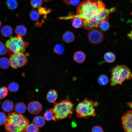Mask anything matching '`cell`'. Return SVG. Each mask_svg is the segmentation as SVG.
<instances>
[{
    "mask_svg": "<svg viewBox=\"0 0 132 132\" xmlns=\"http://www.w3.org/2000/svg\"><path fill=\"white\" fill-rule=\"evenodd\" d=\"M8 53L6 46L1 41H0V55H3Z\"/></svg>",
    "mask_w": 132,
    "mask_h": 132,
    "instance_id": "d6a6232c",
    "label": "cell"
},
{
    "mask_svg": "<svg viewBox=\"0 0 132 132\" xmlns=\"http://www.w3.org/2000/svg\"><path fill=\"white\" fill-rule=\"evenodd\" d=\"M32 123L38 128H41L44 125L45 123V119L41 116H36L33 119Z\"/></svg>",
    "mask_w": 132,
    "mask_h": 132,
    "instance_id": "5bb4252c",
    "label": "cell"
},
{
    "mask_svg": "<svg viewBox=\"0 0 132 132\" xmlns=\"http://www.w3.org/2000/svg\"><path fill=\"white\" fill-rule=\"evenodd\" d=\"M91 132H104L101 127L99 126H96L93 127L91 130Z\"/></svg>",
    "mask_w": 132,
    "mask_h": 132,
    "instance_id": "e575fe53",
    "label": "cell"
},
{
    "mask_svg": "<svg viewBox=\"0 0 132 132\" xmlns=\"http://www.w3.org/2000/svg\"><path fill=\"white\" fill-rule=\"evenodd\" d=\"M10 65V61L8 58L3 57L0 58V67L1 68L7 69L9 67Z\"/></svg>",
    "mask_w": 132,
    "mask_h": 132,
    "instance_id": "7402d4cb",
    "label": "cell"
},
{
    "mask_svg": "<svg viewBox=\"0 0 132 132\" xmlns=\"http://www.w3.org/2000/svg\"><path fill=\"white\" fill-rule=\"evenodd\" d=\"M6 3L7 7L11 10L16 9L18 7V3L15 0H7Z\"/></svg>",
    "mask_w": 132,
    "mask_h": 132,
    "instance_id": "484cf974",
    "label": "cell"
},
{
    "mask_svg": "<svg viewBox=\"0 0 132 132\" xmlns=\"http://www.w3.org/2000/svg\"><path fill=\"white\" fill-rule=\"evenodd\" d=\"M132 110H128L121 118L122 127L125 132H132Z\"/></svg>",
    "mask_w": 132,
    "mask_h": 132,
    "instance_id": "9c48e42d",
    "label": "cell"
},
{
    "mask_svg": "<svg viewBox=\"0 0 132 132\" xmlns=\"http://www.w3.org/2000/svg\"><path fill=\"white\" fill-rule=\"evenodd\" d=\"M128 106H129L131 108L132 107V103L131 102L128 103Z\"/></svg>",
    "mask_w": 132,
    "mask_h": 132,
    "instance_id": "8d00e7d4",
    "label": "cell"
},
{
    "mask_svg": "<svg viewBox=\"0 0 132 132\" xmlns=\"http://www.w3.org/2000/svg\"><path fill=\"white\" fill-rule=\"evenodd\" d=\"M2 25V23L1 21L0 20V28Z\"/></svg>",
    "mask_w": 132,
    "mask_h": 132,
    "instance_id": "74e56055",
    "label": "cell"
},
{
    "mask_svg": "<svg viewBox=\"0 0 132 132\" xmlns=\"http://www.w3.org/2000/svg\"><path fill=\"white\" fill-rule=\"evenodd\" d=\"M44 1H48L49 0H43Z\"/></svg>",
    "mask_w": 132,
    "mask_h": 132,
    "instance_id": "f35d334b",
    "label": "cell"
},
{
    "mask_svg": "<svg viewBox=\"0 0 132 132\" xmlns=\"http://www.w3.org/2000/svg\"><path fill=\"white\" fill-rule=\"evenodd\" d=\"M110 83L111 86L122 85L126 80L130 79L132 75L130 69L125 65H118L111 70Z\"/></svg>",
    "mask_w": 132,
    "mask_h": 132,
    "instance_id": "277c9868",
    "label": "cell"
},
{
    "mask_svg": "<svg viewBox=\"0 0 132 132\" xmlns=\"http://www.w3.org/2000/svg\"><path fill=\"white\" fill-rule=\"evenodd\" d=\"M19 86L18 84L15 82H12L9 85L8 88L10 92L15 93L17 92L19 88Z\"/></svg>",
    "mask_w": 132,
    "mask_h": 132,
    "instance_id": "cb8c5ba5",
    "label": "cell"
},
{
    "mask_svg": "<svg viewBox=\"0 0 132 132\" xmlns=\"http://www.w3.org/2000/svg\"><path fill=\"white\" fill-rule=\"evenodd\" d=\"M28 45V43L24 41L22 36L19 35L11 37L5 43V46L10 55L18 52L24 53L25 49Z\"/></svg>",
    "mask_w": 132,
    "mask_h": 132,
    "instance_id": "8992f818",
    "label": "cell"
},
{
    "mask_svg": "<svg viewBox=\"0 0 132 132\" xmlns=\"http://www.w3.org/2000/svg\"><path fill=\"white\" fill-rule=\"evenodd\" d=\"M87 36L89 42L94 44L100 43L104 38L102 32L100 30L95 28L89 30L87 34Z\"/></svg>",
    "mask_w": 132,
    "mask_h": 132,
    "instance_id": "ba28073f",
    "label": "cell"
},
{
    "mask_svg": "<svg viewBox=\"0 0 132 132\" xmlns=\"http://www.w3.org/2000/svg\"><path fill=\"white\" fill-rule=\"evenodd\" d=\"M80 0H68L67 4H71L74 6L77 5L79 3Z\"/></svg>",
    "mask_w": 132,
    "mask_h": 132,
    "instance_id": "d590c367",
    "label": "cell"
},
{
    "mask_svg": "<svg viewBox=\"0 0 132 132\" xmlns=\"http://www.w3.org/2000/svg\"><path fill=\"white\" fill-rule=\"evenodd\" d=\"M28 53L25 54L21 52H18L10 55L9 58L10 65L14 69L23 66L28 63V61L27 56L29 55Z\"/></svg>",
    "mask_w": 132,
    "mask_h": 132,
    "instance_id": "52a82bcc",
    "label": "cell"
},
{
    "mask_svg": "<svg viewBox=\"0 0 132 132\" xmlns=\"http://www.w3.org/2000/svg\"><path fill=\"white\" fill-rule=\"evenodd\" d=\"M116 58L114 54L111 52L106 53L104 55V58L105 60L108 63L113 62L115 61Z\"/></svg>",
    "mask_w": 132,
    "mask_h": 132,
    "instance_id": "44dd1931",
    "label": "cell"
},
{
    "mask_svg": "<svg viewBox=\"0 0 132 132\" xmlns=\"http://www.w3.org/2000/svg\"><path fill=\"white\" fill-rule=\"evenodd\" d=\"M43 3V0H31V3L33 9L40 7Z\"/></svg>",
    "mask_w": 132,
    "mask_h": 132,
    "instance_id": "f546056e",
    "label": "cell"
},
{
    "mask_svg": "<svg viewBox=\"0 0 132 132\" xmlns=\"http://www.w3.org/2000/svg\"><path fill=\"white\" fill-rule=\"evenodd\" d=\"M51 10L50 9H47L46 8L40 7L38 8V12L39 14L43 15L46 18L47 15L50 13Z\"/></svg>",
    "mask_w": 132,
    "mask_h": 132,
    "instance_id": "f1b7e54d",
    "label": "cell"
},
{
    "mask_svg": "<svg viewBox=\"0 0 132 132\" xmlns=\"http://www.w3.org/2000/svg\"><path fill=\"white\" fill-rule=\"evenodd\" d=\"M58 96V93L56 90L53 89H51L47 93L46 99L49 102L54 103L57 98Z\"/></svg>",
    "mask_w": 132,
    "mask_h": 132,
    "instance_id": "7c38bea8",
    "label": "cell"
},
{
    "mask_svg": "<svg viewBox=\"0 0 132 132\" xmlns=\"http://www.w3.org/2000/svg\"><path fill=\"white\" fill-rule=\"evenodd\" d=\"M109 79L107 77L104 75H102L99 76L98 79L99 84L102 86H104L108 83Z\"/></svg>",
    "mask_w": 132,
    "mask_h": 132,
    "instance_id": "d4e9b609",
    "label": "cell"
},
{
    "mask_svg": "<svg viewBox=\"0 0 132 132\" xmlns=\"http://www.w3.org/2000/svg\"><path fill=\"white\" fill-rule=\"evenodd\" d=\"M1 107L3 110L7 112H10L12 111L14 108V104L13 102L10 100H6L2 103Z\"/></svg>",
    "mask_w": 132,
    "mask_h": 132,
    "instance_id": "4fadbf2b",
    "label": "cell"
},
{
    "mask_svg": "<svg viewBox=\"0 0 132 132\" xmlns=\"http://www.w3.org/2000/svg\"><path fill=\"white\" fill-rule=\"evenodd\" d=\"M7 117L5 113L2 112H0V125H3L5 124Z\"/></svg>",
    "mask_w": 132,
    "mask_h": 132,
    "instance_id": "836d02e7",
    "label": "cell"
},
{
    "mask_svg": "<svg viewBox=\"0 0 132 132\" xmlns=\"http://www.w3.org/2000/svg\"><path fill=\"white\" fill-rule=\"evenodd\" d=\"M41 104L37 101H32L28 104L27 109L29 112L33 114H36L39 113L42 109Z\"/></svg>",
    "mask_w": 132,
    "mask_h": 132,
    "instance_id": "30bf717a",
    "label": "cell"
},
{
    "mask_svg": "<svg viewBox=\"0 0 132 132\" xmlns=\"http://www.w3.org/2000/svg\"><path fill=\"white\" fill-rule=\"evenodd\" d=\"M72 25L75 28H78L82 27L83 21L82 19L78 17H74L71 19Z\"/></svg>",
    "mask_w": 132,
    "mask_h": 132,
    "instance_id": "ffe728a7",
    "label": "cell"
},
{
    "mask_svg": "<svg viewBox=\"0 0 132 132\" xmlns=\"http://www.w3.org/2000/svg\"><path fill=\"white\" fill-rule=\"evenodd\" d=\"M30 16L31 20L33 21L36 22L35 24V27L41 26L39 21L40 16L38 12L34 10L31 11L30 13Z\"/></svg>",
    "mask_w": 132,
    "mask_h": 132,
    "instance_id": "e0dca14e",
    "label": "cell"
},
{
    "mask_svg": "<svg viewBox=\"0 0 132 132\" xmlns=\"http://www.w3.org/2000/svg\"><path fill=\"white\" fill-rule=\"evenodd\" d=\"M55 53L57 55H61L64 54L65 51L63 46L60 44H57L54 47V49Z\"/></svg>",
    "mask_w": 132,
    "mask_h": 132,
    "instance_id": "603a6c76",
    "label": "cell"
},
{
    "mask_svg": "<svg viewBox=\"0 0 132 132\" xmlns=\"http://www.w3.org/2000/svg\"><path fill=\"white\" fill-rule=\"evenodd\" d=\"M105 9L102 0H86L79 4L77 7L76 15L71 14L67 17L68 19L78 17L87 20L94 17Z\"/></svg>",
    "mask_w": 132,
    "mask_h": 132,
    "instance_id": "6da1fadb",
    "label": "cell"
},
{
    "mask_svg": "<svg viewBox=\"0 0 132 132\" xmlns=\"http://www.w3.org/2000/svg\"><path fill=\"white\" fill-rule=\"evenodd\" d=\"M15 32L17 35H19L22 36H23L26 34L27 30L24 25H20L16 26L15 29Z\"/></svg>",
    "mask_w": 132,
    "mask_h": 132,
    "instance_id": "d6986e66",
    "label": "cell"
},
{
    "mask_svg": "<svg viewBox=\"0 0 132 132\" xmlns=\"http://www.w3.org/2000/svg\"><path fill=\"white\" fill-rule=\"evenodd\" d=\"M98 105L97 102L85 98L77 106L76 111L77 117L87 119L96 116L95 107Z\"/></svg>",
    "mask_w": 132,
    "mask_h": 132,
    "instance_id": "5b68a950",
    "label": "cell"
},
{
    "mask_svg": "<svg viewBox=\"0 0 132 132\" xmlns=\"http://www.w3.org/2000/svg\"><path fill=\"white\" fill-rule=\"evenodd\" d=\"M74 108L73 103L64 100L54 103L53 108L50 109L53 114L52 120L55 121L71 116Z\"/></svg>",
    "mask_w": 132,
    "mask_h": 132,
    "instance_id": "3957f363",
    "label": "cell"
},
{
    "mask_svg": "<svg viewBox=\"0 0 132 132\" xmlns=\"http://www.w3.org/2000/svg\"><path fill=\"white\" fill-rule=\"evenodd\" d=\"M99 28L102 31H106L110 27V25L107 20H104L101 22L99 24Z\"/></svg>",
    "mask_w": 132,
    "mask_h": 132,
    "instance_id": "83f0119b",
    "label": "cell"
},
{
    "mask_svg": "<svg viewBox=\"0 0 132 132\" xmlns=\"http://www.w3.org/2000/svg\"><path fill=\"white\" fill-rule=\"evenodd\" d=\"M8 90L7 88L3 87L0 88V99H2L6 97L7 95Z\"/></svg>",
    "mask_w": 132,
    "mask_h": 132,
    "instance_id": "1f68e13d",
    "label": "cell"
},
{
    "mask_svg": "<svg viewBox=\"0 0 132 132\" xmlns=\"http://www.w3.org/2000/svg\"><path fill=\"white\" fill-rule=\"evenodd\" d=\"M13 32L12 27L7 25L4 26L0 30L1 34L3 36L6 37H9L11 35Z\"/></svg>",
    "mask_w": 132,
    "mask_h": 132,
    "instance_id": "2e32d148",
    "label": "cell"
},
{
    "mask_svg": "<svg viewBox=\"0 0 132 132\" xmlns=\"http://www.w3.org/2000/svg\"><path fill=\"white\" fill-rule=\"evenodd\" d=\"M15 110L16 112L19 114L24 113L26 110V107L25 104L22 102L16 103L15 105Z\"/></svg>",
    "mask_w": 132,
    "mask_h": 132,
    "instance_id": "ac0fdd59",
    "label": "cell"
},
{
    "mask_svg": "<svg viewBox=\"0 0 132 132\" xmlns=\"http://www.w3.org/2000/svg\"><path fill=\"white\" fill-rule=\"evenodd\" d=\"M29 121L22 114L13 112L9 113L5 123L6 132H25Z\"/></svg>",
    "mask_w": 132,
    "mask_h": 132,
    "instance_id": "7a4b0ae2",
    "label": "cell"
},
{
    "mask_svg": "<svg viewBox=\"0 0 132 132\" xmlns=\"http://www.w3.org/2000/svg\"><path fill=\"white\" fill-rule=\"evenodd\" d=\"M26 132H40L38 127L33 123L27 126L26 130Z\"/></svg>",
    "mask_w": 132,
    "mask_h": 132,
    "instance_id": "4316f807",
    "label": "cell"
},
{
    "mask_svg": "<svg viewBox=\"0 0 132 132\" xmlns=\"http://www.w3.org/2000/svg\"><path fill=\"white\" fill-rule=\"evenodd\" d=\"M62 38L65 43H69L74 41L75 36L74 33L72 32L69 31H66L63 34Z\"/></svg>",
    "mask_w": 132,
    "mask_h": 132,
    "instance_id": "9a60e30c",
    "label": "cell"
},
{
    "mask_svg": "<svg viewBox=\"0 0 132 132\" xmlns=\"http://www.w3.org/2000/svg\"><path fill=\"white\" fill-rule=\"evenodd\" d=\"M53 116V114L50 109L46 110L44 114V118L47 121L52 120Z\"/></svg>",
    "mask_w": 132,
    "mask_h": 132,
    "instance_id": "4dcf8cb0",
    "label": "cell"
},
{
    "mask_svg": "<svg viewBox=\"0 0 132 132\" xmlns=\"http://www.w3.org/2000/svg\"><path fill=\"white\" fill-rule=\"evenodd\" d=\"M86 54L83 52L78 51L76 52L73 55L74 60L78 63H81L85 60L86 58Z\"/></svg>",
    "mask_w": 132,
    "mask_h": 132,
    "instance_id": "8fae6325",
    "label": "cell"
}]
</instances>
